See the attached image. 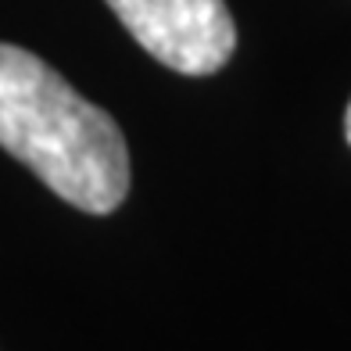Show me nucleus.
I'll list each match as a JSON object with an SVG mask.
<instances>
[{
    "mask_svg": "<svg viewBox=\"0 0 351 351\" xmlns=\"http://www.w3.org/2000/svg\"><path fill=\"white\" fill-rule=\"evenodd\" d=\"M0 147L79 212L108 215L130 194L119 122L14 43H0Z\"/></svg>",
    "mask_w": 351,
    "mask_h": 351,
    "instance_id": "nucleus-1",
    "label": "nucleus"
},
{
    "mask_svg": "<svg viewBox=\"0 0 351 351\" xmlns=\"http://www.w3.org/2000/svg\"><path fill=\"white\" fill-rule=\"evenodd\" d=\"M108 8L151 58L183 75H212L233 58L226 0H108Z\"/></svg>",
    "mask_w": 351,
    "mask_h": 351,
    "instance_id": "nucleus-2",
    "label": "nucleus"
},
{
    "mask_svg": "<svg viewBox=\"0 0 351 351\" xmlns=\"http://www.w3.org/2000/svg\"><path fill=\"white\" fill-rule=\"evenodd\" d=\"M344 133H348V143H351V104H348V115H344Z\"/></svg>",
    "mask_w": 351,
    "mask_h": 351,
    "instance_id": "nucleus-3",
    "label": "nucleus"
}]
</instances>
